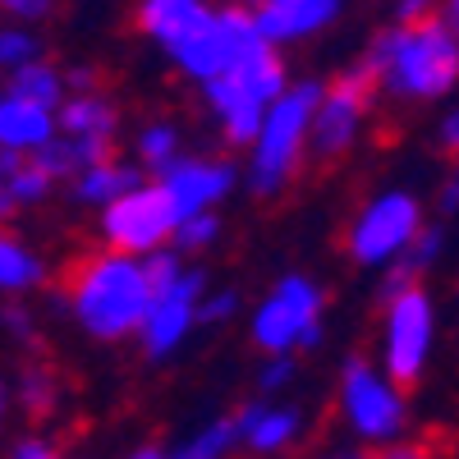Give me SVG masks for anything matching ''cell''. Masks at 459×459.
<instances>
[{"label":"cell","instance_id":"cell-1","mask_svg":"<svg viewBox=\"0 0 459 459\" xmlns=\"http://www.w3.org/2000/svg\"><path fill=\"white\" fill-rule=\"evenodd\" d=\"M65 294H69V308L79 317V326L92 340L134 335L147 317V303H152L143 262H134L120 248L74 257L65 266Z\"/></svg>","mask_w":459,"mask_h":459},{"label":"cell","instance_id":"cell-2","mask_svg":"<svg viewBox=\"0 0 459 459\" xmlns=\"http://www.w3.org/2000/svg\"><path fill=\"white\" fill-rule=\"evenodd\" d=\"M368 60L395 97L428 101L459 83V37L441 19H404V28L381 37Z\"/></svg>","mask_w":459,"mask_h":459},{"label":"cell","instance_id":"cell-3","mask_svg":"<svg viewBox=\"0 0 459 459\" xmlns=\"http://www.w3.org/2000/svg\"><path fill=\"white\" fill-rule=\"evenodd\" d=\"M212 110L221 115V129L230 143H253L262 129V115L281 92H285V65L272 51V42H257L244 51L230 69H221L216 79H203Z\"/></svg>","mask_w":459,"mask_h":459},{"label":"cell","instance_id":"cell-4","mask_svg":"<svg viewBox=\"0 0 459 459\" xmlns=\"http://www.w3.org/2000/svg\"><path fill=\"white\" fill-rule=\"evenodd\" d=\"M322 101V83H299L285 88L262 115V129H257V152H253V194L272 198L299 175L303 166V152H308V125H313V110Z\"/></svg>","mask_w":459,"mask_h":459},{"label":"cell","instance_id":"cell-5","mask_svg":"<svg viewBox=\"0 0 459 459\" xmlns=\"http://www.w3.org/2000/svg\"><path fill=\"white\" fill-rule=\"evenodd\" d=\"M257 42H266V37L257 32L253 23V10L244 5H225L216 14H207L194 32H184L170 51V60L188 74V79H216L221 69H230L244 51H253Z\"/></svg>","mask_w":459,"mask_h":459},{"label":"cell","instance_id":"cell-6","mask_svg":"<svg viewBox=\"0 0 459 459\" xmlns=\"http://www.w3.org/2000/svg\"><path fill=\"white\" fill-rule=\"evenodd\" d=\"M179 225L175 203L161 184H134L101 207V239L120 253H152L161 248Z\"/></svg>","mask_w":459,"mask_h":459},{"label":"cell","instance_id":"cell-7","mask_svg":"<svg viewBox=\"0 0 459 459\" xmlns=\"http://www.w3.org/2000/svg\"><path fill=\"white\" fill-rule=\"evenodd\" d=\"M317 313H322V290L308 276H285L272 299L253 313V344L266 354H290L299 344H317Z\"/></svg>","mask_w":459,"mask_h":459},{"label":"cell","instance_id":"cell-8","mask_svg":"<svg viewBox=\"0 0 459 459\" xmlns=\"http://www.w3.org/2000/svg\"><path fill=\"white\" fill-rule=\"evenodd\" d=\"M377 83H381L377 65L363 60L359 69L344 74L331 92L322 88V101L313 110V125H308V147H313L317 161H335L340 152H350V143L359 138L363 110H368V97H372Z\"/></svg>","mask_w":459,"mask_h":459},{"label":"cell","instance_id":"cell-9","mask_svg":"<svg viewBox=\"0 0 459 459\" xmlns=\"http://www.w3.org/2000/svg\"><path fill=\"white\" fill-rule=\"evenodd\" d=\"M423 230V216H418V203L409 194H381L377 203H368L350 230V257L363 266L391 262L400 253H409L413 235Z\"/></svg>","mask_w":459,"mask_h":459},{"label":"cell","instance_id":"cell-10","mask_svg":"<svg viewBox=\"0 0 459 459\" xmlns=\"http://www.w3.org/2000/svg\"><path fill=\"white\" fill-rule=\"evenodd\" d=\"M432 344V303L423 290H400L391 294V317H386V372L400 391H413L428 363Z\"/></svg>","mask_w":459,"mask_h":459},{"label":"cell","instance_id":"cell-11","mask_svg":"<svg viewBox=\"0 0 459 459\" xmlns=\"http://www.w3.org/2000/svg\"><path fill=\"white\" fill-rule=\"evenodd\" d=\"M344 418L363 441H391L404 432V400L395 381H381L363 359H350L344 368Z\"/></svg>","mask_w":459,"mask_h":459},{"label":"cell","instance_id":"cell-12","mask_svg":"<svg viewBox=\"0 0 459 459\" xmlns=\"http://www.w3.org/2000/svg\"><path fill=\"white\" fill-rule=\"evenodd\" d=\"M203 272H179V281L161 294H152L147 317H143V354L147 359H166L175 344L188 335V326L198 322V299H203Z\"/></svg>","mask_w":459,"mask_h":459},{"label":"cell","instance_id":"cell-13","mask_svg":"<svg viewBox=\"0 0 459 459\" xmlns=\"http://www.w3.org/2000/svg\"><path fill=\"white\" fill-rule=\"evenodd\" d=\"M161 188L166 198L175 203L179 221L194 216V212H207L212 203H221L230 188H235V170L225 161H198V157H175L166 170H161Z\"/></svg>","mask_w":459,"mask_h":459},{"label":"cell","instance_id":"cell-14","mask_svg":"<svg viewBox=\"0 0 459 459\" xmlns=\"http://www.w3.org/2000/svg\"><path fill=\"white\" fill-rule=\"evenodd\" d=\"M340 14V0H257L253 23L266 42H294L317 28H326Z\"/></svg>","mask_w":459,"mask_h":459},{"label":"cell","instance_id":"cell-15","mask_svg":"<svg viewBox=\"0 0 459 459\" xmlns=\"http://www.w3.org/2000/svg\"><path fill=\"white\" fill-rule=\"evenodd\" d=\"M115 152V138H101V134H65V138H47L32 147V161L42 166L51 179H74L79 170H88L92 161H106Z\"/></svg>","mask_w":459,"mask_h":459},{"label":"cell","instance_id":"cell-16","mask_svg":"<svg viewBox=\"0 0 459 459\" xmlns=\"http://www.w3.org/2000/svg\"><path fill=\"white\" fill-rule=\"evenodd\" d=\"M51 175L28 161V152H14V147H0V221H10L19 207H32L51 194Z\"/></svg>","mask_w":459,"mask_h":459},{"label":"cell","instance_id":"cell-17","mask_svg":"<svg viewBox=\"0 0 459 459\" xmlns=\"http://www.w3.org/2000/svg\"><path fill=\"white\" fill-rule=\"evenodd\" d=\"M212 10L203 5V0H138L134 10V28L143 37H152V42L161 47H175L184 32H194Z\"/></svg>","mask_w":459,"mask_h":459},{"label":"cell","instance_id":"cell-18","mask_svg":"<svg viewBox=\"0 0 459 459\" xmlns=\"http://www.w3.org/2000/svg\"><path fill=\"white\" fill-rule=\"evenodd\" d=\"M56 134V115L51 106H37L28 97H0V147L32 152L37 143H47Z\"/></svg>","mask_w":459,"mask_h":459},{"label":"cell","instance_id":"cell-19","mask_svg":"<svg viewBox=\"0 0 459 459\" xmlns=\"http://www.w3.org/2000/svg\"><path fill=\"white\" fill-rule=\"evenodd\" d=\"M299 428H303L299 409H272V404H248L235 418L239 441L253 446V450H281L299 437Z\"/></svg>","mask_w":459,"mask_h":459},{"label":"cell","instance_id":"cell-20","mask_svg":"<svg viewBox=\"0 0 459 459\" xmlns=\"http://www.w3.org/2000/svg\"><path fill=\"white\" fill-rule=\"evenodd\" d=\"M56 125L65 134H101V138H115V129H120V110H115V101L101 97V92H74L60 106Z\"/></svg>","mask_w":459,"mask_h":459},{"label":"cell","instance_id":"cell-21","mask_svg":"<svg viewBox=\"0 0 459 459\" xmlns=\"http://www.w3.org/2000/svg\"><path fill=\"white\" fill-rule=\"evenodd\" d=\"M74 179H79V184H74V194H79V203H88V207H106L115 194H125V188L143 184V175H138L134 166H120L115 157L92 161L88 170H79Z\"/></svg>","mask_w":459,"mask_h":459},{"label":"cell","instance_id":"cell-22","mask_svg":"<svg viewBox=\"0 0 459 459\" xmlns=\"http://www.w3.org/2000/svg\"><path fill=\"white\" fill-rule=\"evenodd\" d=\"M47 276L42 257H37L28 244H19L14 235H0V294H23L37 290Z\"/></svg>","mask_w":459,"mask_h":459},{"label":"cell","instance_id":"cell-23","mask_svg":"<svg viewBox=\"0 0 459 459\" xmlns=\"http://www.w3.org/2000/svg\"><path fill=\"white\" fill-rule=\"evenodd\" d=\"M14 97H28L37 106H60V92H65V79L60 69L42 65V56H32L23 65H14V83H10Z\"/></svg>","mask_w":459,"mask_h":459},{"label":"cell","instance_id":"cell-24","mask_svg":"<svg viewBox=\"0 0 459 459\" xmlns=\"http://www.w3.org/2000/svg\"><path fill=\"white\" fill-rule=\"evenodd\" d=\"M138 157H143L147 170L161 175V170L179 157V134H175V125H147V129L138 134Z\"/></svg>","mask_w":459,"mask_h":459},{"label":"cell","instance_id":"cell-25","mask_svg":"<svg viewBox=\"0 0 459 459\" xmlns=\"http://www.w3.org/2000/svg\"><path fill=\"white\" fill-rule=\"evenodd\" d=\"M216 235H221V221H216V216H212V207H207V212L184 216V221L175 225V235H170V239H179V248H184V253H203Z\"/></svg>","mask_w":459,"mask_h":459},{"label":"cell","instance_id":"cell-26","mask_svg":"<svg viewBox=\"0 0 459 459\" xmlns=\"http://www.w3.org/2000/svg\"><path fill=\"white\" fill-rule=\"evenodd\" d=\"M19 400H23V409L37 418V413H51L56 409V381H51V372H42V368H28L23 377H19Z\"/></svg>","mask_w":459,"mask_h":459},{"label":"cell","instance_id":"cell-27","mask_svg":"<svg viewBox=\"0 0 459 459\" xmlns=\"http://www.w3.org/2000/svg\"><path fill=\"white\" fill-rule=\"evenodd\" d=\"M235 441H239V432H235V418H225V423L203 428V437H198V441L179 446V455H188V459H212V455H225Z\"/></svg>","mask_w":459,"mask_h":459},{"label":"cell","instance_id":"cell-28","mask_svg":"<svg viewBox=\"0 0 459 459\" xmlns=\"http://www.w3.org/2000/svg\"><path fill=\"white\" fill-rule=\"evenodd\" d=\"M179 257L175 253H161V248H152L147 253V262H143V276H147V290L152 294H161V290H170L175 281H179Z\"/></svg>","mask_w":459,"mask_h":459},{"label":"cell","instance_id":"cell-29","mask_svg":"<svg viewBox=\"0 0 459 459\" xmlns=\"http://www.w3.org/2000/svg\"><path fill=\"white\" fill-rule=\"evenodd\" d=\"M32 56H42V47H37L32 32H23V28H5V32H0V65H5V69H14V65H23Z\"/></svg>","mask_w":459,"mask_h":459},{"label":"cell","instance_id":"cell-30","mask_svg":"<svg viewBox=\"0 0 459 459\" xmlns=\"http://www.w3.org/2000/svg\"><path fill=\"white\" fill-rule=\"evenodd\" d=\"M235 303L239 299L230 294V290L225 294H212V299H198V322H225L230 313H235Z\"/></svg>","mask_w":459,"mask_h":459},{"label":"cell","instance_id":"cell-31","mask_svg":"<svg viewBox=\"0 0 459 459\" xmlns=\"http://www.w3.org/2000/svg\"><path fill=\"white\" fill-rule=\"evenodd\" d=\"M56 0H0V10H10L19 19H47Z\"/></svg>","mask_w":459,"mask_h":459},{"label":"cell","instance_id":"cell-32","mask_svg":"<svg viewBox=\"0 0 459 459\" xmlns=\"http://www.w3.org/2000/svg\"><path fill=\"white\" fill-rule=\"evenodd\" d=\"M290 377H294V363H290V354H276V363L262 372V391H281Z\"/></svg>","mask_w":459,"mask_h":459},{"label":"cell","instance_id":"cell-33","mask_svg":"<svg viewBox=\"0 0 459 459\" xmlns=\"http://www.w3.org/2000/svg\"><path fill=\"white\" fill-rule=\"evenodd\" d=\"M65 83H69L74 92H92V88H97V74H92L88 65H79V69H69V74H65Z\"/></svg>","mask_w":459,"mask_h":459},{"label":"cell","instance_id":"cell-34","mask_svg":"<svg viewBox=\"0 0 459 459\" xmlns=\"http://www.w3.org/2000/svg\"><path fill=\"white\" fill-rule=\"evenodd\" d=\"M14 455H19V459H51L56 446H51V441H19Z\"/></svg>","mask_w":459,"mask_h":459},{"label":"cell","instance_id":"cell-35","mask_svg":"<svg viewBox=\"0 0 459 459\" xmlns=\"http://www.w3.org/2000/svg\"><path fill=\"white\" fill-rule=\"evenodd\" d=\"M441 147L446 152H459V110H450L441 120Z\"/></svg>","mask_w":459,"mask_h":459},{"label":"cell","instance_id":"cell-36","mask_svg":"<svg viewBox=\"0 0 459 459\" xmlns=\"http://www.w3.org/2000/svg\"><path fill=\"white\" fill-rule=\"evenodd\" d=\"M0 322H5L14 335H32V322H28V313H23V308H5V313H0Z\"/></svg>","mask_w":459,"mask_h":459},{"label":"cell","instance_id":"cell-37","mask_svg":"<svg viewBox=\"0 0 459 459\" xmlns=\"http://www.w3.org/2000/svg\"><path fill=\"white\" fill-rule=\"evenodd\" d=\"M428 5H432V0H400V14H404V19H418Z\"/></svg>","mask_w":459,"mask_h":459},{"label":"cell","instance_id":"cell-38","mask_svg":"<svg viewBox=\"0 0 459 459\" xmlns=\"http://www.w3.org/2000/svg\"><path fill=\"white\" fill-rule=\"evenodd\" d=\"M441 207H446V212H455V207H459V179H450V188H446V198H441Z\"/></svg>","mask_w":459,"mask_h":459},{"label":"cell","instance_id":"cell-39","mask_svg":"<svg viewBox=\"0 0 459 459\" xmlns=\"http://www.w3.org/2000/svg\"><path fill=\"white\" fill-rule=\"evenodd\" d=\"M450 32L459 37V0H450Z\"/></svg>","mask_w":459,"mask_h":459},{"label":"cell","instance_id":"cell-40","mask_svg":"<svg viewBox=\"0 0 459 459\" xmlns=\"http://www.w3.org/2000/svg\"><path fill=\"white\" fill-rule=\"evenodd\" d=\"M5 409H10V391L0 386V423H5Z\"/></svg>","mask_w":459,"mask_h":459}]
</instances>
